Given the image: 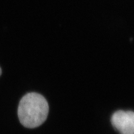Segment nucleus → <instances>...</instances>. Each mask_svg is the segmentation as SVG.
<instances>
[{"mask_svg": "<svg viewBox=\"0 0 134 134\" xmlns=\"http://www.w3.org/2000/svg\"><path fill=\"white\" fill-rule=\"evenodd\" d=\"M1 68H0V75H1Z\"/></svg>", "mask_w": 134, "mask_h": 134, "instance_id": "obj_3", "label": "nucleus"}, {"mask_svg": "<svg viewBox=\"0 0 134 134\" xmlns=\"http://www.w3.org/2000/svg\"><path fill=\"white\" fill-rule=\"evenodd\" d=\"M49 107L47 100L40 94L28 93L21 99L18 107V117L21 124L33 129L46 121Z\"/></svg>", "mask_w": 134, "mask_h": 134, "instance_id": "obj_1", "label": "nucleus"}, {"mask_svg": "<svg viewBox=\"0 0 134 134\" xmlns=\"http://www.w3.org/2000/svg\"><path fill=\"white\" fill-rule=\"evenodd\" d=\"M111 124L120 134H134V113L119 110L111 117Z\"/></svg>", "mask_w": 134, "mask_h": 134, "instance_id": "obj_2", "label": "nucleus"}]
</instances>
